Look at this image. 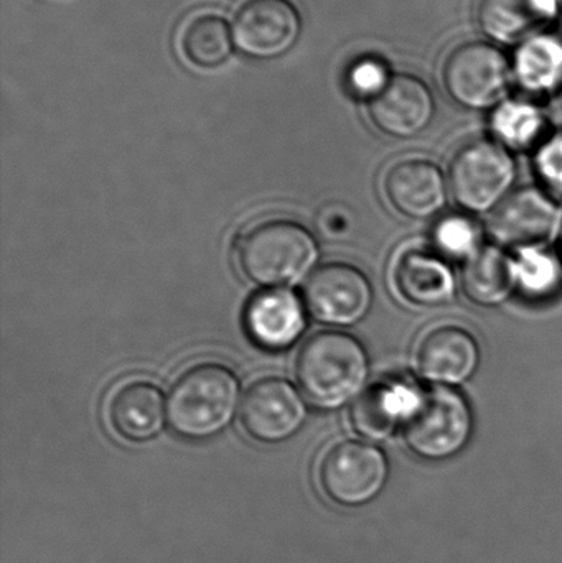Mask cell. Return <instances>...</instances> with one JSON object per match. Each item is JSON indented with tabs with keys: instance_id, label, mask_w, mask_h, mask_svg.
I'll use <instances>...</instances> for the list:
<instances>
[{
	"instance_id": "7a4b0ae2",
	"label": "cell",
	"mask_w": 562,
	"mask_h": 563,
	"mask_svg": "<svg viewBox=\"0 0 562 563\" xmlns=\"http://www.w3.org/2000/svg\"><path fill=\"white\" fill-rule=\"evenodd\" d=\"M240 397V380L233 371L223 364H195L168 390V426L181 439H213L233 422Z\"/></svg>"
},
{
	"instance_id": "52a82bcc",
	"label": "cell",
	"mask_w": 562,
	"mask_h": 563,
	"mask_svg": "<svg viewBox=\"0 0 562 563\" xmlns=\"http://www.w3.org/2000/svg\"><path fill=\"white\" fill-rule=\"evenodd\" d=\"M389 463L383 450L362 440L333 443L320 456L317 478L323 495L340 506H362L385 488Z\"/></svg>"
},
{
	"instance_id": "5b68a950",
	"label": "cell",
	"mask_w": 562,
	"mask_h": 563,
	"mask_svg": "<svg viewBox=\"0 0 562 563\" xmlns=\"http://www.w3.org/2000/svg\"><path fill=\"white\" fill-rule=\"evenodd\" d=\"M511 82V59L492 42L461 43L442 65L445 92L467 111H494L507 99Z\"/></svg>"
},
{
	"instance_id": "ffe728a7",
	"label": "cell",
	"mask_w": 562,
	"mask_h": 563,
	"mask_svg": "<svg viewBox=\"0 0 562 563\" xmlns=\"http://www.w3.org/2000/svg\"><path fill=\"white\" fill-rule=\"evenodd\" d=\"M461 288L465 298L482 308L507 303L515 290L514 256L498 244H485L462 264Z\"/></svg>"
},
{
	"instance_id": "5bb4252c",
	"label": "cell",
	"mask_w": 562,
	"mask_h": 563,
	"mask_svg": "<svg viewBox=\"0 0 562 563\" xmlns=\"http://www.w3.org/2000/svg\"><path fill=\"white\" fill-rule=\"evenodd\" d=\"M449 181L428 158H403L383 175V195L389 207L412 221L439 217L448 205Z\"/></svg>"
},
{
	"instance_id": "d4e9b609",
	"label": "cell",
	"mask_w": 562,
	"mask_h": 563,
	"mask_svg": "<svg viewBox=\"0 0 562 563\" xmlns=\"http://www.w3.org/2000/svg\"><path fill=\"white\" fill-rule=\"evenodd\" d=\"M432 250L439 256L464 264L485 246L484 230L474 214L448 213L436 220L431 233Z\"/></svg>"
},
{
	"instance_id": "8fae6325",
	"label": "cell",
	"mask_w": 562,
	"mask_h": 563,
	"mask_svg": "<svg viewBox=\"0 0 562 563\" xmlns=\"http://www.w3.org/2000/svg\"><path fill=\"white\" fill-rule=\"evenodd\" d=\"M306 420L307 406L299 390L279 377L256 380L241 400V427L250 439L266 445L286 442Z\"/></svg>"
},
{
	"instance_id": "484cf974",
	"label": "cell",
	"mask_w": 562,
	"mask_h": 563,
	"mask_svg": "<svg viewBox=\"0 0 562 563\" xmlns=\"http://www.w3.org/2000/svg\"><path fill=\"white\" fill-rule=\"evenodd\" d=\"M393 78L385 59L379 56H360L346 68L345 88L353 98L375 99Z\"/></svg>"
},
{
	"instance_id": "3957f363",
	"label": "cell",
	"mask_w": 562,
	"mask_h": 563,
	"mask_svg": "<svg viewBox=\"0 0 562 563\" xmlns=\"http://www.w3.org/2000/svg\"><path fill=\"white\" fill-rule=\"evenodd\" d=\"M241 276L263 288H283L310 273L319 260L316 238L289 220L260 221L236 241Z\"/></svg>"
},
{
	"instance_id": "44dd1931",
	"label": "cell",
	"mask_w": 562,
	"mask_h": 563,
	"mask_svg": "<svg viewBox=\"0 0 562 563\" xmlns=\"http://www.w3.org/2000/svg\"><path fill=\"white\" fill-rule=\"evenodd\" d=\"M514 82L527 98L541 99L562 86V38L553 32L540 33L515 48L511 58Z\"/></svg>"
},
{
	"instance_id": "4fadbf2b",
	"label": "cell",
	"mask_w": 562,
	"mask_h": 563,
	"mask_svg": "<svg viewBox=\"0 0 562 563\" xmlns=\"http://www.w3.org/2000/svg\"><path fill=\"white\" fill-rule=\"evenodd\" d=\"M426 389L412 377H389L365 390L350 412L355 432L373 442H383L405 430L418 412Z\"/></svg>"
},
{
	"instance_id": "9a60e30c",
	"label": "cell",
	"mask_w": 562,
	"mask_h": 563,
	"mask_svg": "<svg viewBox=\"0 0 562 563\" xmlns=\"http://www.w3.org/2000/svg\"><path fill=\"white\" fill-rule=\"evenodd\" d=\"M436 111L438 104L431 88L408 73L393 75L386 88L368 104L373 125L398 141H408L428 131Z\"/></svg>"
},
{
	"instance_id": "30bf717a",
	"label": "cell",
	"mask_w": 562,
	"mask_h": 563,
	"mask_svg": "<svg viewBox=\"0 0 562 563\" xmlns=\"http://www.w3.org/2000/svg\"><path fill=\"white\" fill-rule=\"evenodd\" d=\"M304 303L320 323L353 327L372 310L373 285L359 267L323 264L304 285Z\"/></svg>"
},
{
	"instance_id": "d6986e66",
	"label": "cell",
	"mask_w": 562,
	"mask_h": 563,
	"mask_svg": "<svg viewBox=\"0 0 562 563\" xmlns=\"http://www.w3.org/2000/svg\"><path fill=\"white\" fill-rule=\"evenodd\" d=\"M106 417L115 435L125 442L144 443L164 430L167 400L155 384L128 380L112 390Z\"/></svg>"
},
{
	"instance_id": "cb8c5ba5",
	"label": "cell",
	"mask_w": 562,
	"mask_h": 563,
	"mask_svg": "<svg viewBox=\"0 0 562 563\" xmlns=\"http://www.w3.org/2000/svg\"><path fill=\"white\" fill-rule=\"evenodd\" d=\"M180 46L187 62L200 69L220 68L234 49L227 20L214 13L191 16L181 32Z\"/></svg>"
},
{
	"instance_id": "f1b7e54d",
	"label": "cell",
	"mask_w": 562,
	"mask_h": 563,
	"mask_svg": "<svg viewBox=\"0 0 562 563\" xmlns=\"http://www.w3.org/2000/svg\"><path fill=\"white\" fill-rule=\"evenodd\" d=\"M561 254H562V238H561Z\"/></svg>"
},
{
	"instance_id": "277c9868",
	"label": "cell",
	"mask_w": 562,
	"mask_h": 563,
	"mask_svg": "<svg viewBox=\"0 0 562 563\" xmlns=\"http://www.w3.org/2000/svg\"><path fill=\"white\" fill-rule=\"evenodd\" d=\"M518 177L514 154L494 139L465 142L449 164V191L462 211L494 213L515 190Z\"/></svg>"
},
{
	"instance_id": "4316f807",
	"label": "cell",
	"mask_w": 562,
	"mask_h": 563,
	"mask_svg": "<svg viewBox=\"0 0 562 563\" xmlns=\"http://www.w3.org/2000/svg\"><path fill=\"white\" fill-rule=\"evenodd\" d=\"M533 170L540 187L562 203V129L550 132L533 152Z\"/></svg>"
},
{
	"instance_id": "6da1fadb",
	"label": "cell",
	"mask_w": 562,
	"mask_h": 563,
	"mask_svg": "<svg viewBox=\"0 0 562 563\" xmlns=\"http://www.w3.org/2000/svg\"><path fill=\"white\" fill-rule=\"evenodd\" d=\"M368 351L352 334L323 330L304 341L296 356V379L304 396L320 409L355 402L370 379Z\"/></svg>"
},
{
	"instance_id": "603a6c76",
	"label": "cell",
	"mask_w": 562,
	"mask_h": 563,
	"mask_svg": "<svg viewBox=\"0 0 562 563\" xmlns=\"http://www.w3.org/2000/svg\"><path fill=\"white\" fill-rule=\"evenodd\" d=\"M515 290L531 303H547L562 291V254L550 246L514 251Z\"/></svg>"
},
{
	"instance_id": "83f0119b",
	"label": "cell",
	"mask_w": 562,
	"mask_h": 563,
	"mask_svg": "<svg viewBox=\"0 0 562 563\" xmlns=\"http://www.w3.org/2000/svg\"><path fill=\"white\" fill-rule=\"evenodd\" d=\"M352 227V214L340 205H329L319 213V228L327 238L346 236Z\"/></svg>"
},
{
	"instance_id": "ba28073f",
	"label": "cell",
	"mask_w": 562,
	"mask_h": 563,
	"mask_svg": "<svg viewBox=\"0 0 562 563\" xmlns=\"http://www.w3.org/2000/svg\"><path fill=\"white\" fill-rule=\"evenodd\" d=\"M304 19L293 0H244L233 16L234 48L253 59H276L302 35Z\"/></svg>"
},
{
	"instance_id": "7c38bea8",
	"label": "cell",
	"mask_w": 562,
	"mask_h": 563,
	"mask_svg": "<svg viewBox=\"0 0 562 563\" xmlns=\"http://www.w3.org/2000/svg\"><path fill=\"white\" fill-rule=\"evenodd\" d=\"M481 363V343L462 324H436L416 344V371L434 386L458 389L474 379Z\"/></svg>"
},
{
	"instance_id": "ac0fdd59",
	"label": "cell",
	"mask_w": 562,
	"mask_h": 563,
	"mask_svg": "<svg viewBox=\"0 0 562 563\" xmlns=\"http://www.w3.org/2000/svg\"><path fill=\"white\" fill-rule=\"evenodd\" d=\"M562 0H478L477 23L495 45L515 46L550 32Z\"/></svg>"
},
{
	"instance_id": "8992f818",
	"label": "cell",
	"mask_w": 562,
	"mask_h": 563,
	"mask_svg": "<svg viewBox=\"0 0 562 563\" xmlns=\"http://www.w3.org/2000/svg\"><path fill=\"white\" fill-rule=\"evenodd\" d=\"M474 430L475 413L467 396L454 387L434 386L426 389L418 412L403 432L416 456L444 462L469 445Z\"/></svg>"
},
{
	"instance_id": "7402d4cb",
	"label": "cell",
	"mask_w": 562,
	"mask_h": 563,
	"mask_svg": "<svg viewBox=\"0 0 562 563\" xmlns=\"http://www.w3.org/2000/svg\"><path fill=\"white\" fill-rule=\"evenodd\" d=\"M491 135L511 154L535 152L550 135L547 112L537 99L507 98L491 112Z\"/></svg>"
},
{
	"instance_id": "9c48e42d",
	"label": "cell",
	"mask_w": 562,
	"mask_h": 563,
	"mask_svg": "<svg viewBox=\"0 0 562 563\" xmlns=\"http://www.w3.org/2000/svg\"><path fill=\"white\" fill-rule=\"evenodd\" d=\"M561 203L540 185L515 188L492 213L488 231L504 250L548 246L561 227Z\"/></svg>"
},
{
	"instance_id": "e0dca14e",
	"label": "cell",
	"mask_w": 562,
	"mask_h": 563,
	"mask_svg": "<svg viewBox=\"0 0 562 563\" xmlns=\"http://www.w3.org/2000/svg\"><path fill=\"white\" fill-rule=\"evenodd\" d=\"M247 336L261 350L283 351L293 346L306 330L302 301L287 288H264L244 308Z\"/></svg>"
},
{
	"instance_id": "2e32d148",
	"label": "cell",
	"mask_w": 562,
	"mask_h": 563,
	"mask_svg": "<svg viewBox=\"0 0 562 563\" xmlns=\"http://www.w3.org/2000/svg\"><path fill=\"white\" fill-rule=\"evenodd\" d=\"M392 282L399 300L421 310L451 303L461 287V280L448 260L434 250L409 246L396 256Z\"/></svg>"
}]
</instances>
